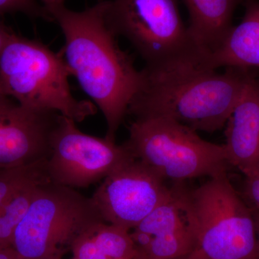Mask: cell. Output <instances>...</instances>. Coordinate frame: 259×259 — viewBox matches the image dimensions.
<instances>
[{
    "label": "cell",
    "instance_id": "cell-6",
    "mask_svg": "<svg viewBox=\"0 0 259 259\" xmlns=\"http://www.w3.org/2000/svg\"><path fill=\"white\" fill-rule=\"evenodd\" d=\"M125 146L163 180L180 183L227 172L223 145L202 139L190 127L163 117L136 119Z\"/></svg>",
    "mask_w": 259,
    "mask_h": 259
},
{
    "label": "cell",
    "instance_id": "cell-20",
    "mask_svg": "<svg viewBox=\"0 0 259 259\" xmlns=\"http://www.w3.org/2000/svg\"><path fill=\"white\" fill-rule=\"evenodd\" d=\"M245 176V194L259 211V164Z\"/></svg>",
    "mask_w": 259,
    "mask_h": 259
},
{
    "label": "cell",
    "instance_id": "cell-16",
    "mask_svg": "<svg viewBox=\"0 0 259 259\" xmlns=\"http://www.w3.org/2000/svg\"><path fill=\"white\" fill-rule=\"evenodd\" d=\"M89 233L109 258H136L137 250L128 230L104 222L94 226Z\"/></svg>",
    "mask_w": 259,
    "mask_h": 259
},
{
    "label": "cell",
    "instance_id": "cell-7",
    "mask_svg": "<svg viewBox=\"0 0 259 259\" xmlns=\"http://www.w3.org/2000/svg\"><path fill=\"white\" fill-rule=\"evenodd\" d=\"M104 222L92 197L48 181L17 227L12 246L21 259H61L78 237Z\"/></svg>",
    "mask_w": 259,
    "mask_h": 259
},
{
    "label": "cell",
    "instance_id": "cell-15",
    "mask_svg": "<svg viewBox=\"0 0 259 259\" xmlns=\"http://www.w3.org/2000/svg\"><path fill=\"white\" fill-rule=\"evenodd\" d=\"M48 181H50L49 177H45L28 182L0 207V248L12 246L17 227L28 212L40 186Z\"/></svg>",
    "mask_w": 259,
    "mask_h": 259
},
{
    "label": "cell",
    "instance_id": "cell-8",
    "mask_svg": "<svg viewBox=\"0 0 259 259\" xmlns=\"http://www.w3.org/2000/svg\"><path fill=\"white\" fill-rule=\"evenodd\" d=\"M47 175L53 183L85 188L135 159L125 144L80 131L72 119L59 115L50 143Z\"/></svg>",
    "mask_w": 259,
    "mask_h": 259
},
{
    "label": "cell",
    "instance_id": "cell-3",
    "mask_svg": "<svg viewBox=\"0 0 259 259\" xmlns=\"http://www.w3.org/2000/svg\"><path fill=\"white\" fill-rule=\"evenodd\" d=\"M64 56V50L54 52L14 32L0 54V93L23 106L56 112L75 122L95 115L93 102L71 94L73 72Z\"/></svg>",
    "mask_w": 259,
    "mask_h": 259
},
{
    "label": "cell",
    "instance_id": "cell-24",
    "mask_svg": "<svg viewBox=\"0 0 259 259\" xmlns=\"http://www.w3.org/2000/svg\"><path fill=\"white\" fill-rule=\"evenodd\" d=\"M1 249H2V248H0V250H1Z\"/></svg>",
    "mask_w": 259,
    "mask_h": 259
},
{
    "label": "cell",
    "instance_id": "cell-22",
    "mask_svg": "<svg viewBox=\"0 0 259 259\" xmlns=\"http://www.w3.org/2000/svg\"><path fill=\"white\" fill-rule=\"evenodd\" d=\"M0 259H21V258L15 248L13 246H10L0 250Z\"/></svg>",
    "mask_w": 259,
    "mask_h": 259
},
{
    "label": "cell",
    "instance_id": "cell-4",
    "mask_svg": "<svg viewBox=\"0 0 259 259\" xmlns=\"http://www.w3.org/2000/svg\"><path fill=\"white\" fill-rule=\"evenodd\" d=\"M103 1L109 28L131 44L145 69H167L204 55L183 23L177 0Z\"/></svg>",
    "mask_w": 259,
    "mask_h": 259
},
{
    "label": "cell",
    "instance_id": "cell-11",
    "mask_svg": "<svg viewBox=\"0 0 259 259\" xmlns=\"http://www.w3.org/2000/svg\"><path fill=\"white\" fill-rule=\"evenodd\" d=\"M59 115L23 106L0 93V168L47 160Z\"/></svg>",
    "mask_w": 259,
    "mask_h": 259
},
{
    "label": "cell",
    "instance_id": "cell-10",
    "mask_svg": "<svg viewBox=\"0 0 259 259\" xmlns=\"http://www.w3.org/2000/svg\"><path fill=\"white\" fill-rule=\"evenodd\" d=\"M174 183L166 198L131 230L138 259H182L194 245L190 189Z\"/></svg>",
    "mask_w": 259,
    "mask_h": 259
},
{
    "label": "cell",
    "instance_id": "cell-5",
    "mask_svg": "<svg viewBox=\"0 0 259 259\" xmlns=\"http://www.w3.org/2000/svg\"><path fill=\"white\" fill-rule=\"evenodd\" d=\"M190 198L194 245L184 259H259L254 214L227 172L190 190Z\"/></svg>",
    "mask_w": 259,
    "mask_h": 259
},
{
    "label": "cell",
    "instance_id": "cell-21",
    "mask_svg": "<svg viewBox=\"0 0 259 259\" xmlns=\"http://www.w3.org/2000/svg\"><path fill=\"white\" fill-rule=\"evenodd\" d=\"M13 34L14 32L12 31L11 29L0 21V54Z\"/></svg>",
    "mask_w": 259,
    "mask_h": 259
},
{
    "label": "cell",
    "instance_id": "cell-25",
    "mask_svg": "<svg viewBox=\"0 0 259 259\" xmlns=\"http://www.w3.org/2000/svg\"><path fill=\"white\" fill-rule=\"evenodd\" d=\"M73 259H74V258H73Z\"/></svg>",
    "mask_w": 259,
    "mask_h": 259
},
{
    "label": "cell",
    "instance_id": "cell-19",
    "mask_svg": "<svg viewBox=\"0 0 259 259\" xmlns=\"http://www.w3.org/2000/svg\"><path fill=\"white\" fill-rule=\"evenodd\" d=\"M89 231L78 237L71 245L73 258L110 259L99 248Z\"/></svg>",
    "mask_w": 259,
    "mask_h": 259
},
{
    "label": "cell",
    "instance_id": "cell-23",
    "mask_svg": "<svg viewBox=\"0 0 259 259\" xmlns=\"http://www.w3.org/2000/svg\"><path fill=\"white\" fill-rule=\"evenodd\" d=\"M253 214H254L255 225H256L257 235H258V241L259 246V211L255 210V212H253Z\"/></svg>",
    "mask_w": 259,
    "mask_h": 259
},
{
    "label": "cell",
    "instance_id": "cell-9",
    "mask_svg": "<svg viewBox=\"0 0 259 259\" xmlns=\"http://www.w3.org/2000/svg\"><path fill=\"white\" fill-rule=\"evenodd\" d=\"M164 182L135 158L105 177L92 199L105 223L131 231L166 198Z\"/></svg>",
    "mask_w": 259,
    "mask_h": 259
},
{
    "label": "cell",
    "instance_id": "cell-17",
    "mask_svg": "<svg viewBox=\"0 0 259 259\" xmlns=\"http://www.w3.org/2000/svg\"><path fill=\"white\" fill-rule=\"evenodd\" d=\"M47 161L44 160L28 166L0 168V207L28 182L48 177Z\"/></svg>",
    "mask_w": 259,
    "mask_h": 259
},
{
    "label": "cell",
    "instance_id": "cell-18",
    "mask_svg": "<svg viewBox=\"0 0 259 259\" xmlns=\"http://www.w3.org/2000/svg\"><path fill=\"white\" fill-rule=\"evenodd\" d=\"M15 13H23L32 19L52 22L44 5L37 0H0V16Z\"/></svg>",
    "mask_w": 259,
    "mask_h": 259
},
{
    "label": "cell",
    "instance_id": "cell-13",
    "mask_svg": "<svg viewBox=\"0 0 259 259\" xmlns=\"http://www.w3.org/2000/svg\"><path fill=\"white\" fill-rule=\"evenodd\" d=\"M245 14L223 44L205 54L201 64L207 69L259 67V0H245Z\"/></svg>",
    "mask_w": 259,
    "mask_h": 259
},
{
    "label": "cell",
    "instance_id": "cell-1",
    "mask_svg": "<svg viewBox=\"0 0 259 259\" xmlns=\"http://www.w3.org/2000/svg\"><path fill=\"white\" fill-rule=\"evenodd\" d=\"M51 21L65 38L66 63L83 92L106 120L105 137L115 141L117 130L142 82L141 70L119 47L105 19L103 0L82 11L68 8L66 0H41Z\"/></svg>",
    "mask_w": 259,
    "mask_h": 259
},
{
    "label": "cell",
    "instance_id": "cell-2",
    "mask_svg": "<svg viewBox=\"0 0 259 259\" xmlns=\"http://www.w3.org/2000/svg\"><path fill=\"white\" fill-rule=\"evenodd\" d=\"M200 61L141 69L142 82L127 114L135 119H170L197 132L222 129L253 73L237 67L219 73Z\"/></svg>",
    "mask_w": 259,
    "mask_h": 259
},
{
    "label": "cell",
    "instance_id": "cell-12",
    "mask_svg": "<svg viewBox=\"0 0 259 259\" xmlns=\"http://www.w3.org/2000/svg\"><path fill=\"white\" fill-rule=\"evenodd\" d=\"M228 164L245 175L259 164V78L252 74L227 121Z\"/></svg>",
    "mask_w": 259,
    "mask_h": 259
},
{
    "label": "cell",
    "instance_id": "cell-14",
    "mask_svg": "<svg viewBox=\"0 0 259 259\" xmlns=\"http://www.w3.org/2000/svg\"><path fill=\"white\" fill-rule=\"evenodd\" d=\"M189 16L187 27L197 47L205 54L220 47L233 28V17L245 0H184Z\"/></svg>",
    "mask_w": 259,
    "mask_h": 259
}]
</instances>
